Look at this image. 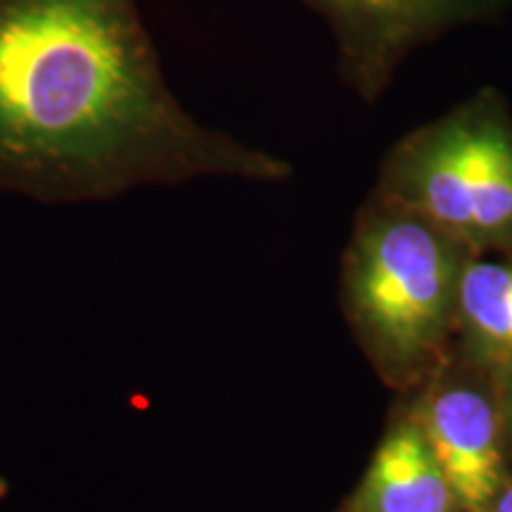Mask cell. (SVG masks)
Here are the masks:
<instances>
[{
  "mask_svg": "<svg viewBox=\"0 0 512 512\" xmlns=\"http://www.w3.org/2000/svg\"><path fill=\"white\" fill-rule=\"evenodd\" d=\"M325 19L337 74L363 102H377L403 62L451 31L491 24L512 0H302Z\"/></svg>",
  "mask_w": 512,
  "mask_h": 512,
  "instance_id": "cell-5",
  "label": "cell"
},
{
  "mask_svg": "<svg viewBox=\"0 0 512 512\" xmlns=\"http://www.w3.org/2000/svg\"><path fill=\"white\" fill-rule=\"evenodd\" d=\"M375 192L408 207L472 254H512V110L494 86L396 140Z\"/></svg>",
  "mask_w": 512,
  "mask_h": 512,
  "instance_id": "cell-3",
  "label": "cell"
},
{
  "mask_svg": "<svg viewBox=\"0 0 512 512\" xmlns=\"http://www.w3.org/2000/svg\"><path fill=\"white\" fill-rule=\"evenodd\" d=\"M470 249L403 204L370 192L339 271L342 313L377 377L411 394L456 347Z\"/></svg>",
  "mask_w": 512,
  "mask_h": 512,
  "instance_id": "cell-2",
  "label": "cell"
},
{
  "mask_svg": "<svg viewBox=\"0 0 512 512\" xmlns=\"http://www.w3.org/2000/svg\"><path fill=\"white\" fill-rule=\"evenodd\" d=\"M489 512H512V477L510 482L498 491V496L494 498V503H491Z\"/></svg>",
  "mask_w": 512,
  "mask_h": 512,
  "instance_id": "cell-9",
  "label": "cell"
},
{
  "mask_svg": "<svg viewBox=\"0 0 512 512\" xmlns=\"http://www.w3.org/2000/svg\"><path fill=\"white\" fill-rule=\"evenodd\" d=\"M456 349L496 377L512 370V254H475L467 264Z\"/></svg>",
  "mask_w": 512,
  "mask_h": 512,
  "instance_id": "cell-7",
  "label": "cell"
},
{
  "mask_svg": "<svg viewBox=\"0 0 512 512\" xmlns=\"http://www.w3.org/2000/svg\"><path fill=\"white\" fill-rule=\"evenodd\" d=\"M197 178L292 164L185 110L138 0H0V192L81 204Z\"/></svg>",
  "mask_w": 512,
  "mask_h": 512,
  "instance_id": "cell-1",
  "label": "cell"
},
{
  "mask_svg": "<svg viewBox=\"0 0 512 512\" xmlns=\"http://www.w3.org/2000/svg\"><path fill=\"white\" fill-rule=\"evenodd\" d=\"M501 380V403L505 420V441H508V456L512 465V370L498 377Z\"/></svg>",
  "mask_w": 512,
  "mask_h": 512,
  "instance_id": "cell-8",
  "label": "cell"
},
{
  "mask_svg": "<svg viewBox=\"0 0 512 512\" xmlns=\"http://www.w3.org/2000/svg\"><path fill=\"white\" fill-rule=\"evenodd\" d=\"M8 491H10V484H8V479H5V477H0V501H3V498L8 496Z\"/></svg>",
  "mask_w": 512,
  "mask_h": 512,
  "instance_id": "cell-10",
  "label": "cell"
},
{
  "mask_svg": "<svg viewBox=\"0 0 512 512\" xmlns=\"http://www.w3.org/2000/svg\"><path fill=\"white\" fill-rule=\"evenodd\" d=\"M399 401L418 422L465 512H489L512 477L501 380L453 347L441 366Z\"/></svg>",
  "mask_w": 512,
  "mask_h": 512,
  "instance_id": "cell-4",
  "label": "cell"
},
{
  "mask_svg": "<svg viewBox=\"0 0 512 512\" xmlns=\"http://www.w3.org/2000/svg\"><path fill=\"white\" fill-rule=\"evenodd\" d=\"M342 512H465L425 434L401 401Z\"/></svg>",
  "mask_w": 512,
  "mask_h": 512,
  "instance_id": "cell-6",
  "label": "cell"
}]
</instances>
